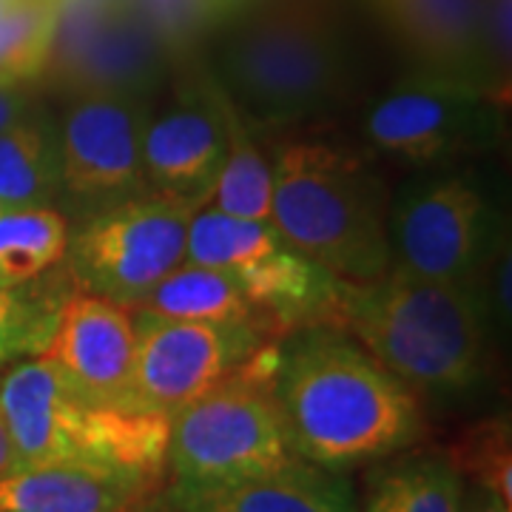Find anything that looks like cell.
I'll return each mask as SVG.
<instances>
[{
  "instance_id": "obj_23",
  "label": "cell",
  "mask_w": 512,
  "mask_h": 512,
  "mask_svg": "<svg viewBox=\"0 0 512 512\" xmlns=\"http://www.w3.org/2000/svg\"><path fill=\"white\" fill-rule=\"evenodd\" d=\"M69 220L55 205H6L0 211V285L26 288L66 259Z\"/></svg>"
},
{
  "instance_id": "obj_15",
  "label": "cell",
  "mask_w": 512,
  "mask_h": 512,
  "mask_svg": "<svg viewBox=\"0 0 512 512\" xmlns=\"http://www.w3.org/2000/svg\"><path fill=\"white\" fill-rule=\"evenodd\" d=\"M66 382L100 407H134V356L137 322L134 308L117 305L89 291L60 302L52 339L43 350Z\"/></svg>"
},
{
  "instance_id": "obj_6",
  "label": "cell",
  "mask_w": 512,
  "mask_h": 512,
  "mask_svg": "<svg viewBox=\"0 0 512 512\" xmlns=\"http://www.w3.org/2000/svg\"><path fill=\"white\" fill-rule=\"evenodd\" d=\"M276 356L279 339H271L231 379L171 416L165 458L171 484H234L302 458L274 396Z\"/></svg>"
},
{
  "instance_id": "obj_22",
  "label": "cell",
  "mask_w": 512,
  "mask_h": 512,
  "mask_svg": "<svg viewBox=\"0 0 512 512\" xmlns=\"http://www.w3.org/2000/svg\"><path fill=\"white\" fill-rule=\"evenodd\" d=\"M228 123V148L222 157L220 174L211 185L202 208H214L239 220H271V191H274V168L271 154L256 140L254 126L234 109L228 100L225 109Z\"/></svg>"
},
{
  "instance_id": "obj_10",
  "label": "cell",
  "mask_w": 512,
  "mask_h": 512,
  "mask_svg": "<svg viewBox=\"0 0 512 512\" xmlns=\"http://www.w3.org/2000/svg\"><path fill=\"white\" fill-rule=\"evenodd\" d=\"M504 111L470 80L410 69L367 106L362 137L382 157L421 168L453 165L498 143Z\"/></svg>"
},
{
  "instance_id": "obj_26",
  "label": "cell",
  "mask_w": 512,
  "mask_h": 512,
  "mask_svg": "<svg viewBox=\"0 0 512 512\" xmlns=\"http://www.w3.org/2000/svg\"><path fill=\"white\" fill-rule=\"evenodd\" d=\"M37 111L35 92L29 86H9L0 83V131L26 120Z\"/></svg>"
},
{
  "instance_id": "obj_8",
  "label": "cell",
  "mask_w": 512,
  "mask_h": 512,
  "mask_svg": "<svg viewBox=\"0 0 512 512\" xmlns=\"http://www.w3.org/2000/svg\"><path fill=\"white\" fill-rule=\"evenodd\" d=\"M185 259L225 271L282 333L333 322L342 279L296 251L271 220L197 208L188 222Z\"/></svg>"
},
{
  "instance_id": "obj_11",
  "label": "cell",
  "mask_w": 512,
  "mask_h": 512,
  "mask_svg": "<svg viewBox=\"0 0 512 512\" xmlns=\"http://www.w3.org/2000/svg\"><path fill=\"white\" fill-rule=\"evenodd\" d=\"M183 63L111 0H60L43 77L66 94L157 97Z\"/></svg>"
},
{
  "instance_id": "obj_25",
  "label": "cell",
  "mask_w": 512,
  "mask_h": 512,
  "mask_svg": "<svg viewBox=\"0 0 512 512\" xmlns=\"http://www.w3.org/2000/svg\"><path fill=\"white\" fill-rule=\"evenodd\" d=\"M60 305L0 285V367L40 356L55 330Z\"/></svg>"
},
{
  "instance_id": "obj_2",
  "label": "cell",
  "mask_w": 512,
  "mask_h": 512,
  "mask_svg": "<svg viewBox=\"0 0 512 512\" xmlns=\"http://www.w3.org/2000/svg\"><path fill=\"white\" fill-rule=\"evenodd\" d=\"M274 396L296 453L339 473L410 450L424 433L419 396L333 325L279 339Z\"/></svg>"
},
{
  "instance_id": "obj_7",
  "label": "cell",
  "mask_w": 512,
  "mask_h": 512,
  "mask_svg": "<svg viewBox=\"0 0 512 512\" xmlns=\"http://www.w3.org/2000/svg\"><path fill=\"white\" fill-rule=\"evenodd\" d=\"M504 237L493 200L470 171L424 168L387 205L390 265L436 282H487Z\"/></svg>"
},
{
  "instance_id": "obj_27",
  "label": "cell",
  "mask_w": 512,
  "mask_h": 512,
  "mask_svg": "<svg viewBox=\"0 0 512 512\" xmlns=\"http://www.w3.org/2000/svg\"><path fill=\"white\" fill-rule=\"evenodd\" d=\"M461 512H512V504L478 487L476 493L467 498V504H461Z\"/></svg>"
},
{
  "instance_id": "obj_4",
  "label": "cell",
  "mask_w": 512,
  "mask_h": 512,
  "mask_svg": "<svg viewBox=\"0 0 512 512\" xmlns=\"http://www.w3.org/2000/svg\"><path fill=\"white\" fill-rule=\"evenodd\" d=\"M271 222L296 251L342 282L390 268V194L356 148L299 134L271 151Z\"/></svg>"
},
{
  "instance_id": "obj_5",
  "label": "cell",
  "mask_w": 512,
  "mask_h": 512,
  "mask_svg": "<svg viewBox=\"0 0 512 512\" xmlns=\"http://www.w3.org/2000/svg\"><path fill=\"white\" fill-rule=\"evenodd\" d=\"M0 419L12 467L86 464L151 478L168 470V416L86 402L46 353L0 376Z\"/></svg>"
},
{
  "instance_id": "obj_20",
  "label": "cell",
  "mask_w": 512,
  "mask_h": 512,
  "mask_svg": "<svg viewBox=\"0 0 512 512\" xmlns=\"http://www.w3.org/2000/svg\"><path fill=\"white\" fill-rule=\"evenodd\" d=\"M143 311L160 313L185 322H214V325H256L282 336V330L256 308L231 276L220 268L197 262H180L165 274L140 305Z\"/></svg>"
},
{
  "instance_id": "obj_29",
  "label": "cell",
  "mask_w": 512,
  "mask_h": 512,
  "mask_svg": "<svg viewBox=\"0 0 512 512\" xmlns=\"http://www.w3.org/2000/svg\"><path fill=\"white\" fill-rule=\"evenodd\" d=\"M154 512H177V510H174V507H171V501H168V504H160Z\"/></svg>"
},
{
  "instance_id": "obj_18",
  "label": "cell",
  "mask_w": 512,
  "mask_h": 512,
  "mask_svg": "<svg viewBox=\"0 0 512 512\" xmlns=\"http://www.w3.org/2000/svg\"><path fill=\"white\" fill-rule=\"evenodd\" d=\"M168 501L177 512H359L348 476L305 458L234 484H171Z\"/></svg>"
},
{
  "instance_id": "obj_30",
  "label": "cell",
  "mask_w": 512,
  "mask_h": 512,
  "mask_svg": "<svg viewBox=\"0 0 512 512\" xmlns=\"http://www.w3.org/2000/svg\"><path fill=\"white\" fill-rule=\"evenodd\" d=\"M3 208H6V205H3V202H0V211H3Z\"/></svg>"
},
{
  "instance_id": "obj_16",
  "label": "cell",
  "mask_w": 512,
  "mask_h": 512,
  "mask_svg": "<svg viewBox=\"0 0 512 512\" xmlns=\"http://www.w3.org/2000/svg\"><path fill=\"white\" fill-rule=\"evenodd\" d=\"M165 478L86 464H40L0 473V512H154Z\"/></svg>"
},
{
  "instance_id": "obj_13",
  "label": "cell",
  "mask_w": 512,
  "mask_h": 512,
  "mask_svg": "<svg viewBox=\"0 0 512 512\" xmlns=\"http://www.w3.org/2000/svg\"><path fill=\"white\" fill-rule=\"evenodd\" d=\"M157 97L72 94L57 120L60 197L89 214L146 188L143 131Z\"/></svg>"
},
{
  "instance_id": "obj_17",
  "label": "cell",
  "mask_w": 512,
  "mask_h": 512,
  "mask_svg": "<svg viewBox=\"0 0 512 512\" xmlns=\"http://www.w3.org/2000/svg\"><path fill=\"white\" fill-rule=\"evenodd\" d=\"M373 3L393 40L413 60V69L450 74L487 89V46H484L487 0H373Z\"/></svg>"
},
{
  "instance_id": "obj_28",
  "label": "cell",
  "mask_w": 512,
  "mask_h": 512,
  "mask_svg": "<svg viewBox=\"0 0 512 512\" xmlns=\"http://www.w3.org/2000/svg\"><path fill=\"white\" fill-rule=\"evenodd\" d=\"M9 467H12V444H9L6 427H3V419H0V473H6Z\"/></svg>"
},
{
  "instance_id": "obj_12",
  "label": "cell",
  "mask_w": 512,
  "mask_h": 512,
  "mask_svg": "<svg viewBox=\"0 0 512 512\" xmlns=\"http://www.w3.org/2000/svg\"><path fill=\"white\" fill-rule=\"evenodd\" d=\"M134 407L174 416L211 387L231 379L279 333L256 325L185 322L134 308Z\"/></svg>"
},
{
  "instance_id": "obj_19",
  "label": "cell",
  "mask_w": 512,
  "mask_h": 512,
  "mask_svg": "<svg viewBox=\"0 0 512 512\" xmlns=\"http://www.w3.org/2000/svg\"><path fill=\"white\" fill-rule=\"evenodd\" d=\"M464 476L441 453H393L373 461L359 512H461Z\"/></svg>"
},
{
  "instance_id": "obj_1",
  "label": "cell",
  "mask_w": 512,
  "mask_h": 512,
  "mask_svg": "<svg viewBox=\"0 0 512 512\" xmlns=\"http://www.w3.org/2000/svg\"><path fill=\"white\" fill-rule=\"evenodd\" d=\"M205 43V69L254 128L322 117L356 83L339 0H239Z\"/></svg>"
},
{
  "instance_id": "obj_21",
  "label": "cell",
  "mask_w": 512,
  "mask_h": 512,
  "mask_svg": "<svg viewBox=\"0 0 512 512\" xmlns=\"http://www.w3.org/2000/svg\"><path fill=\"white\" fill-rule=\"evenodd\" d=\"M60 197L57 123L37 109L0 131V202L55 205Z\"/></svg>"
},
{
  "instance_id": "obj_14",
  "label": "cell",
  "mask_w": 512,
  "mask_h": 512,
  "mask_svg": "<svg viewBox=\"0 0 512 512\" xmlns=\"http://www.w3.org/2000/svg\"><path fill=\"white\" fill-rule=\"evenodd\" d=\"M174 74L143 131V174L148 191L202 208L228 148V97L197 55Z\"/></svg>"
},
{
  "instance_id": "obj_24",
  "label": "cell",
  "mask_w": 512,
  "mask_h": 512,
  "mask_svg": "<svg viewBox=\"0 0 512 512\" xmlns=\"http://www.w3.org/2000/svg\"><path fill=\"white\" fill-rule=\"evenodd\" d=\"M461 476H470L476 487L512 504V441L510 421L484 419L464 430L447 453Z\"/></svg>"
},
{
  "instance_id": "obj_9",
  "label": "cell",
  "mask_w": 512,
  "mask_h": 512,
  "mask_svg": "<svg viewBox=\"0 0 512 512\" xmlns=\"http://www.w3.org/2000/svg\"><path fill=\"white\" fill-rule=\"evenodd\" d=\"M197 208L157 191L80 214L69 225L66 262L83 291L140 308L154 285L185 262L188 222Z\"/></svg>"
},
{
  "instance_id": "obj_3",
  "label": "cell",
  "mask_w": 512,
  "mask_h": 512,
  "mask_svg": "<svg viewBox=\"0 0 512 512\" xmlns=\"http://www.w3.org/2000/svg\"><path fill=\"white\" fill-rule=\"evenodd\" d=\"M330 325L416 396L456 399L487 376L495 325L487 282H436L390 265L376 279L342 282Z\"/></svg>"
}]
</instances>
